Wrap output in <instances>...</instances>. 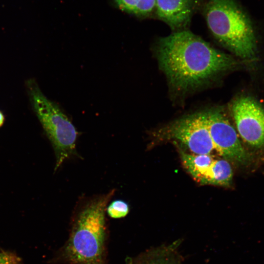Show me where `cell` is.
<instances>
[{
	"label": "cell",
	"mask_w": 264,
	"mask_h": 264,
	"mask_svg": "<svg viewBox=\"0 0 264 264\" xmlns=\"http://www.w3.org/2000/svg\"><path fill=\"white\" fill-rule=\"evenodd\" d=\"M155 50L170 88L181 96L207 87L238 65L231 56L186 29L160 38Z\"/></svg>",
	"instance_id": "6da1fadb"
},
{
	"label": "cell",
	"mask_w": 264,
	"mask_h": 264,
	"mask_svg": "<svg viewBox=\"0 0 264 264\" xmlns=\"http://www.w3.org/2000/svg\"><path fill=\"white\" fill-rule=\"evenodd\" d=\"M114 190L93 198L75 210L59 259L67 264H106L105 212Z\"/></svg>",
	"instance_id": "7a4b0ae2"
},
{
	"label": "cell",
	"mask_w": 264,
	"mask_h": 264,
	"mask_svg": "<svg viewBox=\"0 0 264 264\" xmlns=\"http://www.w3.org/2000/svg\"><path fill=\"white\" fill-rule=\"evenodd\" d=\"M203 10L208 28L220 44L242 59L255 58L257 45L251 22L234 0H207Z\"/></svg>",
	"instance_id": "3957f363"
},
{
	"label": "cell",
	"mask_w": 264,
	"mask_h": 264,
	"mask_svg": "<svg viewBox=\"0 0 264 264\" xmlns=\"http://www.w3.org/2000/svg\"><path fill=\"white\" fill-rule=\"evenodd\" d=\"M34 111L54 148L55 170L76 153L77 132L71 121L54 102L48 99L33 80L27 84Z\"/></svg>",
	"instance_id": "277c9868"
},
{
	"label": "cell",
	"mask_w": 264,
	"mask_h": 264,
	"mask_svg": "<svg viewBox=\"0 0 264 264\" xmlns=\"http://www.w3.org/2000/svg\"><path fill=\"white\" fill-rule=\"evenodd\" d=\"M204 111L214 150L225 159L241 164L250 162L251 155L242 145L223 110L212 108Z\"/></svg>",
	"instance_id": "5b68a950"
},
{
	"label": "cell",
	"mask_w": 264,
	"mask_h": 264,
	"mask_svg": "<svg viewBox=\"0 0 264 264\" xmlns=\"http://www.w3.org/2000/svg\"><path fill=\"white\" fill-rule=\"evenodd\" d=\"M165 135L184 144L196 154H210L214 150L204 111L184 116L165 128Z\"/></svg>",
	"instance_id": "8992f818"
},
{
	"label": "cell",
	"mask_w": 264,
	"mask_h": 264,
	"mask_svg": "<svg viewBox=\"0 0 264 264\" xmlns=\"http://www.w3.org/2000/svg\"><path fill=\"white\" fill-rule=\"evenodd\" d=\"M230 109L242 140L255 148L264 147V107L254 98L242 96L232 101Z\"/></svg>",
	"instance_id": "52a82bcc"
},
{
	"label": "cell",
	"mask_w": 264,
	"mask_h": 264,
	"mask_svg": "<svg viewBox=\"0 0 264 264\" xmlns=\"http://www.w3.org/2000/svg\"><path fill=\"white\" fill-rule=\"evenodd\" d=\"M197 0H155L157 18L176 31L184 29L190 22Z\"/></svg>",
	"instance_id": "ba28073f"
},
{
	"label": "cell",
	"mask_w": 264,
	"mask_h": 264,
	"mask_svg": "<svg viewBox=\"0 0 264 264\" xmlns=\"http://www.w3.org/2000/svg\"><path fill=\"white\" fill-rule=\"evenodd\" d=\"M181 240L153 247L132 260L130 264H182L178 247Z\"/></svg>",
	"instance_id": "9c48e42d"
},
{
	"label": "cell",
	"mask_w": 264,
	"mask_h": 264,
	"mask_svg": "<svg viewBox=\"0 0 264 264\" xmlns=\"http://www.w3.org/2000/svg\"><path fill=\"white\" fill-rule=\"evenodd\" d=\"M180 156L184 168L200 184L215 160L210 154H192L180 152Z\"/></svg>",
	"instance_id": "30bf717a"
},
{
	"label": "cell",
	"mask_w": 264,
	"mask_h": 264,
	"mask_svg": "<svg viewBox=\"0 0 264 264\" xmlns=\"http://www.w3.org/2000/svg\"><path fill=\"white\" fill-rule=\"evenodd\" d=\"M233 179V171L229 163L225 159H215L201 184L229 186Z\"/></svg>",
	"instance_id": "8fae6325"
},
{
	"label": "cell",
	"mask_w": 264,
	"mask_h": 264,
	"mask_svg": "<svg viewBox=\"0 0 264 264\" xmlns=\"http://www.w3.org/2000/svg\"><path fill=\"white\" fill-rule=\"evenodd\" d=\"M121 10L139 18H148L155 13V0H113Z\"/></svg>",
	"instance_id": "7c38bea8"
},
{
	"label": "cell",
	"mask_w": 264,
	"mask_h": 264,
	"mask_svg": "<svg viewBox=\"0 0 264 264\" xmlns=\"http://www.w3.org/2000/svg\"><path fill=\"white\" fill-rule=\"evenodd\" d=\"M109 216L114 219L125 217L129 212V206L127 202L116 199L112 201L106 208Z\"/></svg>",
	"instance_id": "4fadbf2b"
},
{
	"label": "cell",
	"mask_w": 264,
	"mask_h": 264,
	"mask_svg": "<svg viewBox=\"0 0 264 264\" xmlns=\"http://www.w3.org/2000/svg\"><path fill=\"white\" fill-rule=\"evenodd\" d=\"M4 117L2 113V112L0 110V127H1L4 122Z\"/></svg>",
	"instance_id": "5bb4252c"
}]
</instances>
